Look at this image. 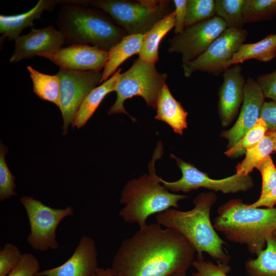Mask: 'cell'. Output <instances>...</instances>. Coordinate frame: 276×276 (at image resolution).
<instances>
[{"label": "cell", "instance_id": "cell-1", "mask_svg": "<svg viewBox=\"0 0 276 276\" xmlns=\"http://www.w3.org/2000/svg\"><path fill=\"white\" fill-rule=\"evenodd\" d=\"M147 224L124 240L112 263L113 276H169L192 266L196 251L180 233Z\"/></svg>", "mask_w": 276, "mask_h": 276}, {"label": "cell", "instance_id": "cell-2", "mask_svg": "<svg viewBox=\"0 0 276 276\" xmlns=\"http://www.w3.org/2000/svg\"><path fill=\"white\" fill-rule=\"evenodd\" d=\"M217 200L215 193L203 192L194 199L193 209L182 211L169 209L156 216V223L180 233L192 244L197 260L209 254L217 264H228L230 256L225 251V242L217 233L210 219L211 210Z\"/></svg>", "mask_w": 276, "mask_h": 276}, {"label": "cell", "instance_id": "cell-3", "mask_svg": "<svg viewBox=\"0 0 276 276\" xmlns=\"http://www.w3.org/2000/svg\"><path fill=\"white\" fill-rule=\"evenodd\" d=\"M213 226L229 241L245 245L257 255L276 230V208H252L240 199H232L219 207Z\"/></svg>", "mask_w": 276, "mask_h": 276}, {"label": "cell", "instance_id": "cell-4", "mask_svg": "<svg viewBox=\"0 0 276 276\" xmlns=\"http://www.w3.org/2000/svg\"><path fill=\"white\" fill-rule=\"evenodd\" d=\"M162 145L157 146L149 164V173L127 182L122 190L120 202L125 206L119 214L124 221L136 223L140 228L148 224L152 215L161 213L169 209L178 208V202L187 198L185 195L171 193L158 179L155 174V160L161 157Z\"/></svg>", "mask_w": 276, "mask_h": 276}, {"label": "cell", "instance_id": "cell-5", "mask_svg": "<svg viewBox=\"0 0 276 276\" xmlns=\"http://www.w3.org/2000/svg\"><path fill=\"white\" fill-rule=\"evenodd\" d=\"M104 12L67 4L59 11L57 25L71 45L90 43L108 51L127 34Z\"/></svg>", "mask_w": 276, "mask_h": 276}, {"label": "cell", "instance_id": "cell-6", "mask_svg": "<svg viewBox=\"0 0 276 276\" xmlns=\"http://www.w3.org/2000/svg\"><path fill=\"white\" fill-rule=\"evenodd\" d=\"M78 5L93 6L109 15L127 35L145 34L171 13L169 1L98 0L77 1Z\"/></svg>", "mask_w": 276, "mask_h": 276}, {"label": "cell", "instance_id": "cell-7", "mask_svg": "<svg viewBox=\"0 0 276 276\" xmlns=\"http://www.w3.org/2000/svg\"><path fill=\"white\" fill-rule=\"evenodd\" d=\"M167 75L157 71L155 64L137 58L132 66L121 74L117 85V99L110 107L108 114L123 113L131 117L125 110L124 102L134 96L142 97L148 106L156 109L160 91L166 83Z\"/></svg>", "mask_w": 276, "mask_h": 276}, {"label": "cell", "instance_id": "cell-8", "mask_svg": "<svg viewBox=\"0 0 276 276\" xmlns=\"http://www.w3.org/2000/svg\"><path fill=\"white\" fill-rule=\"evenodd\" d=\"M19 201L26 210L30 223L27 242L34 250L41 252L58 249L56 229L64 218L73 215V208L68 206L54 209L31 196H24Z\"/></svg>", "mask_w": 276, "mask_h": 276}, {"label": "cell", "instance_id": "cell-9", "mask_svg": "<svg viewBox=\"0 0 276 276\" xmlns=\"http://www.w3.org/2000/svg\"><path fill=\"white\" fill-rule=\"evenodd\" d=\"M171 157L176 160L181 172V177L173 182L166 181L158 176V179L166 189L172 192L187 193L203 188L223 193H235L246 192L254 187V180L250 175H241L235 173L226 178L214 179L192 164L172 154Z\"/></svg>", "mask_w": 276, "mask_h": 276}, {"label": "cell", "instance_id": "cell-10", "mask_svg": "<svg viewBox=\"0 0 276 276\" xmlns=\"http://www.w3.org/2000/svg\"><path fill=\"white\" fill-rule=\"evenodd\" d=\"M247 34V30L243 28H227L203 53L193 60L182 64L185 76L190 77L198 71L219 76L226 70V63L244 43Z\"/></svg>", "mask_w": 276, "mask_h": 276}, {"label": "cell", "instance_id": "cell-11", "mask_svg": "<svg viewBox=\"0 0 276 276\" xmlns=\"http://www.w3.org/2000/svg\"><path fill=\"white\" fill-rule=\"evenodd\" d=\"M57 75L60 82V107L63 125V135L73 126L75 114L86 96L102 84V72L80 71L60 68Z\"/></svg>", "mask_w": 276, "mask_h": 276}, {"label": "cell", "instance_id": "cell-12", "mask_svg": "<svg viewBox=\"0 0 276 276\" xmlns=\"http://www.w3.org/2000/svg\"><path fill=\"white\" fill-rule=\"evenodd\" d=\"M227 28L225 22L217 16L187 27L169 39L168 51L181 54L182 63H186L203 53Z\"/></svg>", "mask_w": 276, "mask_h": 276}, {"label": "cell", "instance_id": "cell-13", "mask_svg": "<svg viewBox=\"0 0 276 276\" xmlns=\"http://www.w3.org/2000/svg\"><path fill=\"white\" fill-rule=\"evenodd\" d=\"M39 56L49 59L61 68L101 72L107 63L108 51L89 44H74Z\"/></svg>", "mask_w": 276, "mask_h": 276}, {"label": "cell", "instance_id": "cell-14", "mask_svg": "<svg viewBox=\"0 0 276 276\" xmlns=\"http://www.w3.org/2000/svg\"><path fill=\"white\" fill-rule=\"evenodd\" d=\"M65 42L63 34L53 26L39 29L32 28L29 33L15 40L14 53L9 62L16 63L43 54L55 53Z\"/></svg>", "mask_w": 276, "mask_h": 276}, {"label": "cell", "instance_id": "cell-15", "mask_svg": "<svg viewBox=\"0 0 276 276\" xmlns=\"http://www.w3.org/2000/svg\"><path fill=\"white\" fill-rule=\"evenodd\" d=\"M265 96L256 80L248 78L244 87V99L238 118L221 136L228 141L227 148L233 147L260 118Z\"/></svg>", "mask_w": 276, "mask_h": 276}, {"label": "cell", "instance_id": "cell-16", "mask_svg": "<svg viewBox=\"0 0 276 276\" xmlns=\"http://www.w3.org/2000/svg\"><path fill=\"white\" fill-rule=\"evenodd\" d=\"M98 267V252L95 241L83 236L72 256L63 264L38 272L36 276H94Z\"/></svg>", "mask_w": 276, "mask_h": 276}, {"label": "cell", "instance_id": "cell-17", "mask_svg": "<svg viewBox=\"0 0 276 276\" xmlns=\"http://www.w3.org/2000/svg\"><path fill=\"white\" fill-rule=\"evenodd\" d=\"M219 90L218 112L223 127L228 126L235 118L242 105L245 80L239 64L226 70Z\"/></svg>", "mask_w": 276, "mask_h": 276}, {"label": "cell", "instance_id": "cell-18", "mask_svg": "<svg viewBox=\"0 0 276 276\" xmlns=\"http://www.w3.org/2000/svg\"><path fill=\"white\" fill-rule=\"evenodd\" d=\"M155 119L163 121L172 127L174 132L182 135L188 127V113L171 93L166 83L159 94L156 104Z\"/></svg>", "mask_w": 276, "mask_h": 276}, {"label": "cell", "instance_id": "cell-19", "mask_svg": "<svg viewBox=\"0 0 276 276\" xmlns=\"http://www.w3.org/2000/svg\"><path fill=\"white\" fill-rule=\"evenodd\" d=\"M56 1L40 0L30 10L21 14L0 15V33L1 39L8 37L10 40H15L20 36L22 30L33 27L35 19H40L42 12L51 9Z\"/></svg>", "mask_w": 276, "mask_h": 276}, {"label": "cell", "instance_id": "cell-20", "mask_svg": "<svg viewBox=\"0 0 276 276\" xmlns=\"http://www.w3.org/2000/svg\"><path fill=\"white\" fill-rule=\"evenodd\" d=\"M121 70L122 68H119L110 78L95 87L86 96L75 114L73 127L79 129L84 126L106 96L116 91Z\"/></svg>", "mask_w": 276, "mask_h": 276}, {"label": "cell", "instance_id": "cell-21", "mask_svg": "<svg viewBox=\"0 0 276 276\" xmlns=\"http://www.w3.org/2000/svg\"><path fill=\"white\" fill-rule=\"evenodd\" d=\"M144 34L127 35L108 51V58L102 72V83L107 80L125 60L139 54Z\"/></svg>", "mask_w": 276, "mask_h": 276}, {"label": "cell", "instance_id": "cell-22", "mask_svg": "<svg viewBox=\"0 0 276 276\" xmlns=\"http://www.w3.org/2000/svg\"><path fill=\"white\" fill-rule=\"evenodd\" d=\"M276 56V34H268L262 40L252 43H243L232 58L228 61L225 68L243 63L249 59L270 61Z\"/></svg>", "mask_w": 276, "mask_h": 276}, {"label": "cell", "instance_id": "cell-23", "mask_svg": "<svg viewBox=\"0 0 276 276\" xmlns=\"http://www.w3.org/2000/svg\"><path fill=\"white\" fill-rule=\"evenodd\" d=\"M175 11H172L158 21L146 34L139 58L153 63L158 60V48L162 38L174 27Z\"/></svg>", "mask_w": 276, "mask_h": 276}, {"label": "cell", "instance_id": "cell-24", "mask_svg": "<svg viewBox=\"0 0 276 276\" xmlns=\"http://www.w3.org/2000/svg\"><path fill=\"white\" fill-rule=\"evenodd\" d=\"M255 259L245 263L248 276H276V237L273 235L266 240V246Z\"/></svg>", "mask_w": 276, "mask_h": 276}, {"label": "cell", "instance_id": "cell-25", "mask_svg": "<svg viewBox=\"0 0 276 276\" xmlns=\"http://www.w3.org/2000/svg\"><path fill=\"white\" fill-rule=\"evenodd\" d=\"M27 69L33 82V92L41 100L52 102L59 108L60 82L58 75L40 73L30 65Z\"/></svg>", "mask_w": 276, "mask_h": 276}, {"label": "cell", "instance_id": "cell-26", "mask_svg": "<svg viewBox=\"0 0 276 276\" xmlns=\"http://www.w3.org/2000/svg\"><path fill=\"white\" fill-rule=\"evenodd\" d=\"M273 151L271 132L268 130L264 138L256 145L245 151L244 159L236 166L238 175H249V174L263 160Z\"/></svg>", "mask_w": 276, "mask_h": 276}, {"label": "cell", "instance_id": "cell-27", "mask_svg": "<svg viewBox=\"0 0 276 276\" xmlns=\"http://www.w3.org/2000/svg\"><path fill=\"white\" fill-rule=\"evenodd\" d=\"M276 15V0H244V24L268 20Z\"/></svg>", "mask_w": 276, "mask_h": 276}, {"label": "cell", "instance_id": "cell-28", "mask_svg": "<svg viewBox=\"0 0 276 276\" xmlns=\"http://www.w3.org/2000/svg\"><path fill=\"white\" fill-rule=\"evenodd\" d=\"M244 0H215V12L227 28L241 29L244 24L243 5Z\"/></svg>", "mask_w": 276, "mask_h": 276}, {"label": "cell", "instance_id": "cell-29", "mask_svg": "<svg viewBox=\"0 0 276 276\" xmlns=\"http://www.w3.org/2000/svg\"><path fill=\"white\" fill-rule=\"evenodd\" d=\"M268 128L264 121L260 118L257 123L250 128L242 138L224 154L228 157L240 155L258 144L265 136Z\"/></svg>", "mask_w": 276, "mask_h": 276}, {"label": "cell", "instance_id": "cell-30", "mask_svg": "<svg viewBox=\"0 0 276 276\" xmlns=\"http://www.w3.org/2000/svg\"><path fill=\"white\" fill-rule=\"evenodd\" d=\"M215 15V0H187L185 26L211 18Z\"/></svg>", "mask_w": 276, "mask_h": 276}, {"label": "cell", "instance_id": "cell-31", "mask_svg": "<svg viewBox=\"0 0 276 276\" xmlns=\"http://www.w3.org/2000/svg\"><path fill=\"white\" fill-rule=\"evenodd\" d=\"M8 149L2 142L0 146V201H4L16 195L14 189L15 177L12 174L5 160Z\"/></svg>", "mask_w": 276, "mask_h": 276}, {"label": "cell", "instance_id": "cell-32", "mask_svg": "<svg viewBox=\"0 0 276 276\" xmlns=\"http://www.w3.org/2000/svg\"><path fill=\"white\" fill-rule=\"evenodd\" d=\"M22 255L15 245L6 244L0 250V276H7L19 263Z\"/></svg>", "mask_w": 276, "mask_h": 276}, {"label": "cell", "instance_id": "cell-33", "mask_svg": "<svg viewBox=\"0 0 276 276\" xmlns=\"http://www.w3.org/2000/svg\"><path fill=\"white\" fill-rule=\"evenodd\" d=\"M256 168L262 176L260 197H262L276 187V167L271 156H269L260 163Z\"/></svg>", "mask_w": 276, "mask_h": 276}, {"label": "cell", "instance_id": "cell-34", "mask_svg": "<svg viewBox=\"0 0 276 276\" xmlns=\"http://www.w3.org/2000/svg\"><path fill=\"white\" fill-rule=\"evenodd\" d=\"M192 266L196 271L194 276H227L231 267L228 264H215L203 260H194Z\"/></svg>", "mask_w": 276, "mask_h": 276}, {"label": "cell", "instance_id": "cell-35", "mask_svg": "<svg viewBox=\"0 0 276 276\" xmlns=\"http://www.w3.org/2000/svg\"><path fill=\"white\" fill-rule=\"evenodd\" d=\"M39 270L37 258L31 254L25 253L19 263L7 276H36Z\"/></svg>", "mask_w": 276, "mask_h": 276}, {"label": "cell", "instance_id": "cell-36", "mask_svg": "<svg viewBox=\"0 0 276 276\" xmlns=\"http://www.w3.org/2000/svg\"><path fill=\"white\" fill-rule=\"evenodd\" d=\"M265 98L276 102V70L258 76L256 80Z\"/></svg>", "mask_w": 276, "mask_h": 276}, {"label": "cell", "instance_id": "cell-37", "mask_svg": "<svg viewBox=\"0 0 276 276\" xmlns=\"http://www.w3.org/2000/svg\"><path fill=\"white\" fill-rule=\"evenodd\" d=\"M173 3L175 13L174 32L177 35L182 33L186 28L187 0H174Z\"/></svg>", "mask_w": 276, "mask_h": 276}, {"label": "cell", "instance_id": "cell-38", "mask_svg": "<svg viewBox=\"0 0 276 276\" xmlns=\"http://www.w3.org/2000/svg\"><path fill=\"white\" fill-rule=\"evenodd\" d=\"M260 118L265 123L269 130H276V102H264L262 106Z\"/></svg>", "mask_w": 276, "mask_h": 276}, {"label": "cell", "instance_id": "cell-39", "mask_svg": "<svg viewBox=\"0 0 276 276\" xmlns=\"http://www.w3.org/2000/svg\"><path fill=\"white\" fill-rule=\"evenodd\" d=\"M276 204V187L269 192L260 198L255 202L249 204L252 208L265 206L266 208H273Z\"/></svg>", "mask_w": 276, "mask_h": 276}, {"label": "cell", "instance_id": "cell-40", "mask_svg": "<svg viewBox=\"0 0 276 276\" xmlns=\"http://www.w3.org/2000/svg\"><path fill=\"white\" fill-rule=\"evenodd\" d=\"M94 276H113V272L111 268L104 269L98 267Z\"/></svg>", "mask_w": 276, "mask_h": 276}, {"label": "cell", "instance_id": "cell-41", "mask_svg": "<svg viewBox=\"0 0 276 276\" xmlns=\"http://www.w3.org/2000/svg\"><path fill=\"white\" fill-rule=\"evenodd\" d=\"M271 132L272 141H273V151L276 152V130H270Z\"/></svg>", "mask_w": 276, "mask_h": 276}, {"label": "cell", "instance_id": "cell-42", "mask_svg": "<svg viewBox=\"0 0 276 276\" xmlns=\"http://www.w3.org/2000/svg\"><path fill=\"white\" fill-rule=\"evenodd\" d=\"M169 276H187V275L186 274V271H181L175 272L174 273H172Z\"/></svg>", "mask_w": 276, "mask_h": 276}, {"label": "cell", "instance_id": "cell-43", "mask_svg": "<svg viewBox=\"0 0 276 276\" xmlns=\"http://www.w3.org/2000/svg\"><path fill=\"white\" fill-rule=\"evenodd\" d=\"M272 235L276 237V230L273 232Z\"/></svg>", "mask_w": 276, "mask_h": 276}]
</instances>
